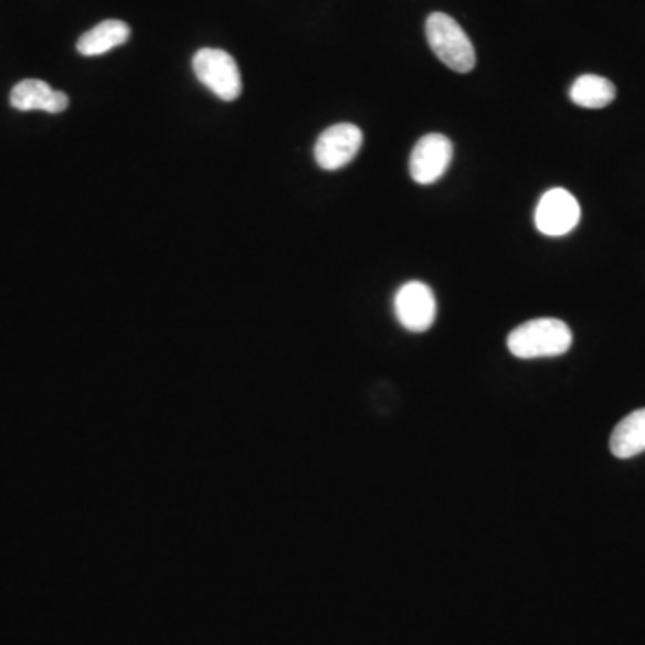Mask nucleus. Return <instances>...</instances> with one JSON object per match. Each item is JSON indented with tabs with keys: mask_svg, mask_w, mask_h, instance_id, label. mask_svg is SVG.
Masks as SVG:
<instances>
[{
	"mask_svg": "<svg viewBox=\"0 0 645 645\" xmlns=\"http://www.w3.org/2000/svg\"><path fill=\"white\" fill-rule=\"evenodd\" d=\"M572 330L556 318H538L524 322L508 336V348L517 359H541L563 356L572 347Z\"/></svg>",
	"mask_w": 645,
	"mask_h": 645,
	"instance_id": "obj_1",
	"label": "nucleus"
},
{
	"mask_svg": "<svg viewBox=\"0 0 645 645\" xmlns=\"http://www.w3.org/2000/svg\"><path fill=\"white\" fill-rule=\"evenodd\" d=\"M425 34L437 60L446 67L459 74L474 71L477 63L474 43L451 14L432 13L425 24Z\"/></svg>",
	"mask_w": 645,
	"mask_h": 645,
	"instance_id": "obj_2",
	"label": "nucleus"
},
{
	"mask_svg": "<svg viewBox=\"0 0 645 645\" xmlns=\"http://www.w3.org/2000/svg\"><path fill=\"white\" fill-rule=\"evenodd\" d=\"M198 80L219 99L235 101L242 94L241 71L232 54L221 49H201L192 60Z\"/></svg>",
	"mask_w": 645,
	"mask_h": 645,
	"instance_id": "obj_3",
	"label": "nucleus"
},
{
	"mask_svg": "<svg viewBox=\"0 0 645 645\" xmlns=\"http://www.w3.org/2000/svg\"><path fill=\"white\" fill-rule=\"evenodd\" d=\"M454 146L445 135L431 134L417 140L409 158V172L417 186H432L442 180L451 167Z\"/></svg>",
	"mask_w": 645,
	"mask_h": 645,
	"instance_id": "obj_4",
	"label": "nucleus"
},
{
	"mask_svg": "<svg viewBox=\"0 0 645 645\" xmlns=\"http://www.w3.org/2000/svg\"><path fill=\"white\" fill-rule=\"evenodd\" d=\"M436 298L423 282H408L394 296V313L409 332H425L436 319Z\"/></svg>",
	"mask_w": 645,
	"mask_h": 645,
	"instance_id": "obj_5",
	"label": "nucleus"
},
{
	"mask_svg": "<svg viewBox=\"0 0 645 645\" xmlns=\"http://www.w3.org/2000/svg\"><path fill=\"white\" fill-rule=\"evenodd\" d=\"M362 148V131L353 124H336L319 135L314 157L325 171H337L348 166Z\"/></svg>",
	"mask_w": 645,
	"mask_h": 645,
	"instance_id": "obj_6",
	"label": "nucleus"
},
{
	"mask_svg": "<svg viewBox=\"0 0 645 645\" xmlns=\"http://www.w3.org/2000/svg\"><path fill=\"white\" fill-rule=\"evenodd\" d=\"M581 219V207L569 190L551 189L541 195L535 214L537 229L549 237H561L572 232Z\"/></svg>",
	"mask_w": 645,
	"mask_h": 645,
	"instance_id": "obj_7",
	"label": "nucleus"
},
{
	"mask_svg": "<svg viewBox=\"0 0 645 645\" xmlns=\"http://www.w3.org/2000/svg\"><path fill=\"white\" fill-rule=\"evenodd\" d=\"M11 106L19 112L42 109L47 114H62L68 108V95L53 91L45 81L25 80L11 91Z\"/></svg>",
	"mask_w": 645,
	"mask_h": 645,
	"instance_id": "obj_8",
	"label": "nucleus"
},
{
	"mask_svg": "<svg viewBox=\"0 0 645 645\" xmlns=\"http://www.w3.org/2000/svg\"><path fill=\"white\" fill-rule=\"evenodd\" d=\"M131 29L123 20H105L77 40V53L101 56L128 42Z\"/></svg>",
	"mask_w": 645,
	"mask_h": 645,
	"instance_id": "obj_9",
	"label": "nucleus"
},
{
	"mask_svg": "<svg viewBox=\"0 0 645 645\" xmlns=\"http://www.w3.org/2000/svg\"><path fill=\"white\" fill-rule=\"evenodd\" d=\"M610 451L618 459H632L645 452V409L627 414L610 437Z\"/></svg>",
	"mask_w": 645,
	"mask_h": 645,
	"instance_id": "obj_10",
	"label": "nucleus"
},
{
	"mask_svg": "<svg viewBox=\"0 0 645 645\" xmlns=\"http://www.w3.org/2000/svg\"><path fill=\"white\" fill-rule=\"evenodd\" d=\"M617 88L612 81L595 74H584L570 86V99L581 108L601 109L612 105Z\"/></svg>",
	"mask_w": 645,
	"mask_h": 645,
	"instance_id": "obj_11",
	"label": "nucleus"
}]
</instances>
